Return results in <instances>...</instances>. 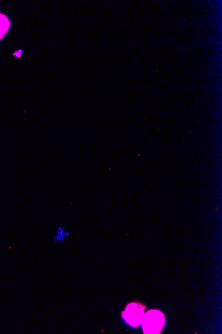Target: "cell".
I'll list each match as a JSON object with an SVG mask.
<instances>
[{"instance_id": "6da1fadb", "label": "cell", "mask_w": 222, "mask_h": 334, "mask_svg": "<svg viewBox=\"0 0 222 334\" xmlns=\"http://www.w3.org/2000/svg\"><path fill=\"white\" fill-rule=\"evenodd\" d=\"M165 314L158 309H150L144 316L142 328L145 334H159L165 325Z\"/></svg>"}, {"instance_id": "7a4b0ae2", "label": "cell", "mask_w": 222, "mask_h": 334, "mask_svg": "<svg viewBox=\"0 0 222 334\" xmlns=\"http://www.w3.org/2000/svg\"><path fill=\"white\" fill-rule=\"evenodd\" d=\"M146 306L140 302H130L121 313V316L132 328L141 326L145 314Z\"/></svg>"}, {"instance_id": "3957f363", "label": "cell", "mask_w": 222, "mask_h": 334, "mask_svg": "<svg viewBox=\"0 0 222 334\" xmlns=\"http://www.w3.org/2000/svg\"><path fill=\"white\" fill-rule=\"evenodd\" d=\"M70 236V232L67 230L66 227L63 226V225L58 226L55 233L52 236L53 243L54 244L63 243Z\"/></svg>"}, {"instance_id": "277c9868", "label": "cell", "mask_w": 222, "mask_h": 334, "mask_svg": "<svg viewBox=\"0 0 222 334\" xmlns=\"http://www.w3.org/2000/svg\"><path fill=\"white\" fill-rule=\"evenodd\" d=\"M9 23L8 19L5 15L0 14V39H2L8 31Z\"/></svg>"}, {"instance_id": "5b68a950", "label": "cell", "mask_w": 222, "mask_h": 334, "mask_svg": "<svg viewBox=\"0 0 222 334\" xmlns=\"http://www.w3.org/2000/svg\"><path fill=\"white\" fill-rule=\"evenodd\" d=\"M22 54V50H19L18 52H16V53L14 54V55H16V56L18 57H20L21 56Z\"/></svg>"}]
</instances>
